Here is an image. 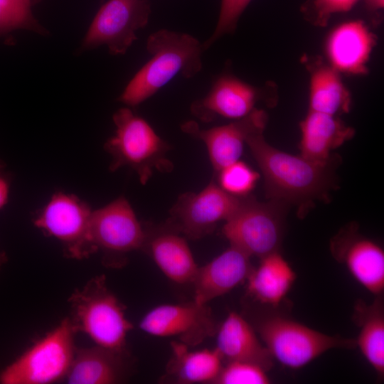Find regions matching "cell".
<instances>
[{"label": "cell", "instance_id": "obj_1", "mask_svg": "<svg viewBox=\"0 0 384 384\" xmlns=\"http://www.w3.org/2000/svg\"><path fill=\"white\" fill-rule=\"evenodd\" d=\"M247 146L262 172L267 197L298 206L301 216L316 200L328 199L336 186L332 163L321 164L277 149L265 141L263 132L252 134Z\"/></svg>", "mask_w": 384, "mask_h": 384}, {"label": "cell", "instance_id": "obj_2", "mask_svg": "<svg viewBox=\"0 0 384 384\" xmlns=\"http://www.w3.org/2000/svg\"><path fill=\"white\" fill-rule=\"evenodd\" d=\"M149 60L126 86L119 100L136 107L154 95L175 76H195L202 68V44L193 36L161 29L146 42Z\"/></svg>", "mask_w": 384, "mask_h": 384}, {"label": "cell", "instance_id": "obj_3", "mask_svg": "<svg viewBox=\"0 0 384 384\" xmlns=\"http://www.w3.org/2000/svg\"><path fill=\"white\" fill-rule=\"evenodd\" d=\"M69 318L77 332L88 336L96 345L126 351V341L133 325L125 306L109 289L105 275L90 279L75 290L68 299Z\"/></svg>", "mask_w": 384, "mask_h": 384}, {"label": "cell", "instance_id": "obj_4", "mask_svg": "<svg viewBox=\"0 0 384 384\" xmlns=\"http://www.w3.org/2000/svg\"><path fill=\"white\" fill-rule=\"evenodd\" d=\"M113 121L114 134L105 144L112 158L111 171L129 166L137 173L140 183L146 184L154 170L169 172L173 169L166 156L169 144L146 120L123 107L114 114Z\"/></svg>", "mask_w": 384, "mask_h": 384}, {"label": "cell", "instance_id": "obj_5", "mask_svg": "<svg viewBox=\"0 0 384 384\" xmlns=\"http://www.w3.org/2000/svg\"><path fill=\"white\" fill-rule=\"evenodd\" d=\"M252 326L274 360L294 370L329 350L356 347L355 339L321 333L278 313L260 316Z\"/></svg>", "mask_w": 384, "mask_h": 384}, {"label": "cell", "instance_id": "obj_6", "mask_svg": "<svg viewBox=\"0 0 384 384\" xmlns=\"http://www.w3.org/2000/svg\"><path fill=\"white\" fill-rule=\"evenodd\" d=\"M287 203L270 200L260 202L247 195L225 221L222 232L230 245L260 259L277 252L281 246Z\"/></svg>", "mask_w": 384, "mask_h": 384}, {"label": "cell", "instance_id": "obj_7", "mask_svg": "<svg viewBox=\"0 0 384 384\" xmlns=\"http://www.w3.org/2000/svg\"><path fill=\"white\" fill-rule=\"evenodd\" d=\"M75 334L70 319H64L2 370L0 383L48 384L65 378L76 349Z\"/></svg>", "mask_w": 384, "mask_h": 384}, {"label": "cell", "instance_id": "obj_8", "mask_svg": "<svg viewBox=\"0 0 384 384\" xmlns=\"http://www.w3.org/2000/svg\"><path fill=\"white\" fill-rule=\"evenodd\" d=\"M90 232L96 252L112 267L122 266L129 253L142 249L146 239V230L124 197L92 211Z\"/></svg>", "mask_w": 384, "mask_h": 384}, {"label": "cell", "instance_id": "obj_9", "mask_svg": "<svg viewBox=\"0 0 384 384\" xmlns=\"http://www.w3.org/2000/svg\"><path fill=\"white\" fill-rule=\"evenodd\" d=\"M92 211L77 196L58 192L38 213L33 223L57 239L67 256L82 260L96 252L90 232Z\"/></svg>", "mask_w": 384, "mask_h": 384}, {"label": "cell", "instance_id": "obj_10", "mask_svg": "<svg viewBox=\"0 0 384 384\" xmlns=\"http://www.w3.org/2000/svg\"><path fill=\"white\" fill-rule=\"evenodd\" d=\"M242 197L228 193L211 181L199 192H186L178 198L169 210L166 226L188 238L200 239L210 234L220 221L227 220Z\"/></svg>", "mask_w": 384, "mask_h": 384}, {"label": "cell", "instance_id": "obj_11", "mask_svg": "<svg viewBox=\"0 0 384 384\" xmlns=\"http://www.w3.org/2000/svg\"><path fill=\"white\" fill-rule=\"evenodd\" d=\"M147 0H109L98 11L82 41V48L106 45L112 55L124 54L149 20Z\"/></svg>", "mask_w": 384, "mask_h": 384}, {"label": "cell", "instance_id": "obj_12", "mask_svg": "<svg viewBox=\"0 0 384 384\" xmlns=\"http://www.w3.org/2000/svg\"><path fill=\"white\" fill-rule=\"evenodd\" d=\"M142 331L158 337H177L188 346L201 343L218 329L208 304L190 302L159 305L148 311L139 324Z\"/></svg>", "mask_w": 384, "mask_h": 384}, {"label": "cell", "instance_id": "obj_13", "mask_svg": "<svg viewBox=\"0 0 384 384\" xmlns=\"http://www.w3.org/2000/svg\"><path fill=\"white\" fill-rule=\"evenodd\" d=\"M332 256L358 283L375 296L384 291V251L358 232L353 224L342 228L330 241Z\"/></svg>", "mask_w": 384, "mask_h": 384}, {"label": "cell", "instance_id": "obj_14", "mask_svg": "<svg viewBox=\"0 0 384 384\" xmlns=\"http://www.w3.org/2000/svg\"><path fill=\"white\" fill-rule=\"evenodd\" d=\"M267 119L265 110L256 108L246 117L227 124L201 129L196 122L188 121L181 125V129L204 143L217 173L240 160L247 139L257 132H264Z\"/></svg>", "mask_w": 384, "mask_h": 384}, {"label": "cell", "instance_id": "obj_15", "mask_svg": "<svg viewBox=\"0 0 384 384\" xmlns=\"http://www.w3.org/2000/svg\"><path fill=\"white\" fill-rule=\"evenodd\" d=\"M270 88L257 87L235 76L224 74L216 79L204 97L191 104V113L205 122L217 117L240 119L256 109L258 101L272 102Z\"/></svg>", "mask_w": 384, "mask_h": 384}, {"label": "cell", "instance_id": "obj_16", "mask_svg": "<svg viewBox=\"0 0 384 384\" xmlns=\"http://www.w3.org/2000/svg\"><path fill=\"white\" fill-rule=\"evenodd\" d=\"M376 43V36L361 20L341 23L329 34L325 43L328 63L339 73L364 75Z\"/></svg>", "mask_w": 384, "mask_h": 384}, {"label": "cell", "instance_id": "obj_17", "mask_svg": "<svg viewBox=\"0 0 384 384\" xmlns=\"http://www.w3.org/2000/svg\"><path fill=\"white\" fill-rule=\"evenodd\" d=\"M249 255L230 245L204 266L198 267L192 282L193 300L208 304L247 280L253 267Z\"/></svg>", "mask_w": 384, "mask_h": 384}, {"label": "cell", "instance_id": "obj_18", "mask_svg": "<svg viewBox=\"0 0 384 384\" xmlns=\"http://www.w3.org/2000/svg\"><path fill=\"white\" fill-rule=\"evenodd\" d=\"M215 348L223 362L242 361L270 370L274 358L253 326L240 314L231 311L218 327Z\"/></svg>", "mask_w": 384, "mask_h": 384}, {"label": "cell", "instance_id": "obj_19", "mask_svg": "<svg viewBox=\"0 0 384 384\" xmlns=\"http://www.w3.org/2000/svg\"><path fill=\"white\" fill-rule=\"evenodd\" d=\"M142 249L170 280L180 284L192 283L199 267L186 240L178 232L167 226L154 233L146 230Z\"/></svg>", "mask_w": 384, "mask_h": 384}, {"label": "cell", "instance_id": "obj_20", "mask_svg": "<svg viewBox=\"0 0 384 384\" xmlns=\"http://www.w3.org/2000/svg\"><path fill=\"white\" fill-rule=\"evenodd\" d=\"M300 155L321 164L332 163V151L355 134L338 117L310 110L300 122Z\"/></svg>", "mask_w": 384, "mask_h": 384}, {"label": "cell", "instance_id": "obj_21", "mask_svg": "<svg viewBox=\"0 0 384 384\" xmlns=\"http://www.w3.org/2000/svg\"><path fill=\"white\" fill-rule=\"evenodd\" d=\"M127 370V354L101 346L76 348L65 376L70 384H113L122 381Z\"/></svg>", "mask_w": 384, "mask_h": 384}, {"label": "cell", "instance_id": "obj_22", "mask_svg": "<svg viewBox=\"0 0 384 384\" xmlns=\"http://www.w3.org/2000/svg\"><path fill=\"white\" fill-rule=\"evenodd\" d=\"M297 279L296 272L279 251L260 258L247 279V292L260 304L277 307Z\"/></svg>", "mask_w": 384, "mask_h": 384}, {"label": "cell", "instance_id": "obj_23", "mask_svg": "<svg viewBox=\"0 0 384 384\" xmlns=\"http://www.w3.org/2000/svg\"><path fill=\"white\" fill-rule=\"evenodd\" d=\"M368 304L356 302L353 319L359 328L356 340L363 357L373 368L380 380L384 377V302L383 294Z\"/></svg>", "mask_w": 384, "mask_h": 384}, {"label": "cell", "instance_id": "obj_24", "mask_svg": "<svg viewBox=\"0 0 384 384\" xmlns=\"http://www.w3.org/2000/svg\"><path fill=\"white\" fill-rule=\"evenodd\" d=\"M306 65L310 74L309 110L337 117L348 112L351 96L340 73L319 59Z\"/></svg>", "mask_w": 384, "mask_h": 384}, {"label": "cell", "instance_id": "obj_25", "mask_svg": "<svg viewBox=\"0 0 384 384\" xmlns=\"http://www.w3.org/2000/svg\"><path fill=\"white\" fill-rule=\"evenodd\" d=\"M171 348L166 376L176 383H213L223 366L215 348L190 351L181 341L171 342Z\"/></svg>", "mask_w": 384, "mask_h": 384}, {"label": "cell", "instance_id": "obj_26", "mask_svg": "<svg viewBox=\"0 0 384 384\" xmlns=\"http://www.w3.org/2000/svg\"><path fill=\"white\" fill-rule=\"evenodd\" d=\"M218 174V184L228 193L242 197L249 195L256 186L260 174L240 160L228 165Z\"/></svg>", "mask_w": 384, "mask_h": 384}, {"label": "cell", "instance_id": "obj_27", "mask_svg": "<svg viewBox=\"0 0 384 384\" xmlns=\"http://www.w3.org/2000/svg\"><path fill=\"white\" fill-rule=\"evenodd\" d=\"M34 0H0V34L18 28L38 31L39 26L32 16Z\"/></svg>", "mask_w": 384, "mask_h": 384}, {"label": "cell", "instance_id": "obj_28", "mask_svg": "<svg viewBox=\"0 0 384 384\" xmlns=\"http://www.w3.org/2000/svg\"><path fill=\"white\" fill-rule=\"evenodd\" d=\"M262 367L247 362L230 361L223 366L215 384H269L270 379Z\"/></svg>", "mask_w": 384, "mask_h": 384}, {"label": "cell", "instance_id": "obj_29", "mask_svg": "<svg viewBox=\"0 0 384 384\" xmlns=\"http://www.w3.org/2000/svg\"><path fill=\"white\" fill-rule=\"evenodd\" d=\"M360 0H308L302 8L306 18L316 26H326L331 16L350 11Z\"/></svg>", "mask_w": 384, "mask_h": 384}, {"label": "cell", "instance_id": "obj_30", "mask_svg": "<svg viewBox=\"0 0 384 384\" xmlns=\"http://www.w3.org/2000/svg\"><path fill=\"white\" fill-rule=\"evenodd\" d=\"M5 164L0 160V209L8 202L10 180L4 172Z\"/></svg>", "mask_w": 384, "mask_h": 384}, {"label": "cell", "instance_id": "obj_31", "mask_svg": "<svg viewBox=\"0 0 384 384\" xmlns=\"http://www.w3.org/2000/svg\"><path fill=\"white\" fill-rule=\"evenodd\" d=\"M365 1L370 10L383 9L384 6V0H365Z\"/></svg>", "mask_w": 384, "mask_h": 384}, {"label": "cell", "instance_id": "obj_32", "mask_svg": "<svg viewBox=\"0 0 384 384\" xmlns=\"http://www.w3.org/2000/svg\"><path fill=\"white\" fill-rule=\"evenodd\" d=\"M7 261V257L5 253L0 250V270L3 265Z\"/></svg>", "mask_w": 384, "mask_h": 384}, {"label": "cell", "instance_id": "obj_33", "mask_svg": "<svg viewBox=\"0 0 384 384\" xmlns=\"http://www.w3.org/2000/svg\"><path fill=\"white\" fill-rule=\"evenodd\" d=\"M36 0H34V1H36Z\"/></svg>", "mask_w": 384, "mask_h": 384}]
</instances>
